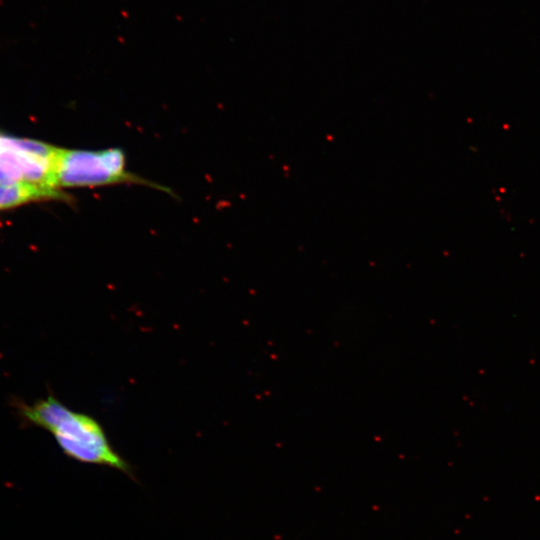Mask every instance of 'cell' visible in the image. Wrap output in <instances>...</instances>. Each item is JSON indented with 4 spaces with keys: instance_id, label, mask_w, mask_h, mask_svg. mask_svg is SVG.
I'll return each mask as SVG.
<instances>
[{
    "instance_id": "cell-1",
    "label": "cell",
    "mask_w": 540,
    "mask_h": 540,
    "mask_svg": "<svg viewBox=\"0 0 540 540\" xmlns=\"http://www.w3.org/2000/svg\"><path fill=\"white\" fill-rule=\"evenodd\" d=\"M15 406L23 421L49 431L69 458L132 475L130 464L113 448L94 417L72 410L53 393L32 404L18 401Z\"/></svg>"
},
{
    "instance_id": "cell-2",
    "label": "cell",
    "mask_w": 540,
    "mask_h": 540,
    "mask_svg": "<svg viewBox=\"0 0 540 540\" xmlns=\"http://www.w3.org/2000/svg\"><path fill=\"white\" fill-rule=\"evenodd\" d=\"M59 189L96 187L118 183H149L126 169L122 149L81 150L61 148L56 168Z\"/></svg>"
},
{
    "instance_id": "cell-3",
    "label": "cell",
    "mask_w": 540,
    "mask_h": 540,
    "mask_svg": "<svg viewBox=\"0 0 540 540\" xmlns=\"http://www.w3.org/2000/svg\"><path fill=\"white\" fill-rule=\"evenodd\" d=\"M60 150L38 140L0 134V184L32 183L59 189L56 168Z\"/></svg>"
},
{
    "instance_id": "cell-4",
    "label": "cell",
    "mask_w": 540,
    "mask_h": 540,
    "mask_svg": "<svg viewBox=\"0 0 540 540\" xmlns=\"http://www.w3.org/2000/svg\"><path fill=\"white\" fill-rule=\"evenodd\" d=\"M48 200L67 201L69 196L60 189L32 183L0 184V210Z\"/></svg>"
}]
</instances>
